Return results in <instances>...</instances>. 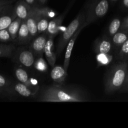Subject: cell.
Here are the masks:
<instances>
[{"label":"cell","mask_w":128,"mask_h":128,"mask_svg":"<svg viewBox=\"0 0 128 128\" xmlns=\"http://www.w3.org/2000/svg\"><path fill=\"white\" fill-rule=\"evenodd\" d=\"M41 102H86L89 97L86 92L70 86L58 85L44 88L38 99Z\"/></svg>","instance_id":"cell-1"},{"label":"cell","mask_w":128,"mask_h":128,"mask_svg":"<svg viewBox=\"0 0 128 128\" xmlns=\"http://www.w3.org/2000/svg\"><path fill=\"white\" fill-rule=\"evenodd\" d=\"M128 69V62L122 61L115 64L109 70L105 78L104 91L106 94H112L123 87Z\"/></svg>","instance_id":"cell-2"},{"label":"cell","mask_w":128,"mask_h":128,"mask_svg":"<svg viewBox=\"0 0 128 128\" xmlns=\"http://www.w3.org/2000/svg\"><path fill=\"white\" fill-rule=\"evenodd\" d=\"M86 12H87V6H85L84 9H82L76 18L71 22V23L66 28V30L64 31L61 38L59 40L56 48V54L60 56L63 51L64 48L67 46L68 42L74 34L80 28V26L84 22L86 18Z\"/></svg>","instance_id":"cell-3"},{"label":"cell","mask_w":128,"mask_h":128,"mask_svg":"<svg viewBox=\"0 0 128 128\" xmlns=\"http://www.w3.org/2000/svg\"><path fill=\"white\" fill-rule=\"evenodd\" d=\"M110 8V0H93L87 6L86 18L82 24L85 28L88 25L101 18L107 14Z\"/></svg>","instance_id":"cell-4"},{"label":"cell","mask_w":128,"mask_h":128,"mask_svg":"<svg viewBox=\"0 0 128 128\" xmlns=\"http://www.w3.org/2000/svg\"><path fill=\"white\" fill-rule=\"evenodd\" d=\"M39 88L30 86L21 82H17L11 84L8 91V94H16L25 98L34 96L38 92Z\"/></svg>","instance_id":"cell-5"},{"label":"cell","mask_w":128,"mask_h":128,"mask_svg":"<svg viewBox=\"0 0 128 128\" xmlns=\"http://www.w3.org/2000/svg\"><path fill=\"white\" fill-rule=\"evenodd\" d=\"M12 58L16 62L26 68H31L34 63V54L31 48L16 49Z\"/></svg>","instance_id":"cell-6"},{"label":"cell","mask_w":128,"mask_h":128,"mask_svg":"<svg viewBox=\"0 0 128 128\" xmlns=\"http://www.w3.org/2000/svg\"><path fill=\"white\" fill-rule=\"evenodd\" d=\"M16 18L17 16L11 4L2 8L0 12V30L8 28Z\"/></svg>","instance_id":"cell-7"},{"label":"cell","mask_w":128,"mask_h":128,"mask_svg":"<svg viewBox=\"0 0 128 128\" xmlns=\"http://www.w3.org/2000/svg\"><path fill=\"white\" fill-rule=\"evenodd\" d=\"M72 4V3L71 2L70 5H69L68 6L66 10L61 14L59 15L57 17L54 18L51 20L49 22V26L48 28L47 32H46L48 34V36H51L54 38L58 34L60 27H61V24H62L66 14H67L68 12L70 11Z\"/></svg>","instance_id":"cell-8"},{"label":"cell","mask_w":128,"mask_h":128,"mask_svg":"<svg viewBox=\"0 0 128 128\" xmlns=\"http://www.w3.org/2000/svg\"><path fill=\"white\" fill-rule=\"evenodd\" d=\"M48 38V34L47 32H44L33 40L31 45V49L34 55L37 56H41L43 54Z\"/></svg>","instance_id":"cell-9"},{"label":"cell","mask_w":128,"mask_h":128,"mask_svg":"<svg viewBox=\"0 0 128 128\" xmlns=\"http://www.w3.org/2000/svg\"><path fill=\"white\" fill-rule=\"evenodd\" d=\"M38 8L37 6L32 7L30 15L26 20L29 31L32 38L36 37L38 34Z\"/></svg>","instance_id":"cell-10"},{"label":"cell","mask_w":128,"mask_h":128,"mask_svg":"<svg viewBox=\"0 0 128 128\" xmlns=\"http://www.w3.org/2000/svg\"><path fill=\"white\" fill-rule=\"evenodd\" d=\"M112 40L107 36H104L95 42L94 50L98 54H108L112 50Z\"/></svg>","instance_id":"cell-11"},{"label":"cell","mask_w":128,"mask_h":128,"mask_svg":"<svg viewBox=\"0 0 128 128\" xmlns=\"http://www.w3.org/2000/svg\"><path fill=\"white\" fill-rule=\"evenodd\" d=\"M32 7L24 0H20L15 4L14 6V11L17 18L21 20H26L30 15Z\"/></svg>","instance_id":"cell-12"},{"label":"cell","mask_w":128,"mask_h":128,"mask_svg":"<svg viewBox=\"0 0 128 128\" xmlns=\"http://www.w3.org/2000/svg\"><path fill=\"white\" fill-rule=\"evenodd\" d=\"M54 38L52 36H48L46 46L44 48V54L48 62L51 67H54L56 60V52L54 51Z\"/></svg>","instance_id":"cell-13"},{"label":"cell","mask_w":128,"mask_h":128,"mask_svg":"<svg viewBox=\"0 0 128 128\" xmlns=\"http://www.w3.org/2000/svg\"><path fill=\"white\" fill-rule=\"evenodd\" d=\"M46 8H38V34H42L47 32L49 26V20L50 16L46 13Z\"/></svg>","instance_id":"cell-14"},{"label":"cell","mask_w":128,"mask_h":128,"mask_svg":"<svg viewBox=\"0 0 128 128\" xmlns=\"http://www.w3.org/2000/svg\"><path fill=\"white\" fill-rule=\"evenodd\" d=\"M84 29V28L82 27V26L81 25L80 26V28L77 30L76 32L74 33V34L72 36L70 40L69 41V42H68L67 46H66V52H65V56H64V66L63 67L64 68L65 70L67 71L68 69L69 65H70V58H71V53H72V49H73L75 41L77 40L78 37L80 35V32H81L82 30Z\"/></svg>","instance_id":"cell-15"},{"label":"cell","mask_w":128,"mask_h":128,"mask_svg":"<svg viewBox=\"0 0 128 128\" xmlns=\"http://www.w3.org/2000/svg\"><path fill=\"white\" fill-rule=\"evenodd\" d=\"M67 75V71L65 70L64 68L61 66H56L52 67L50 74L52 81L58 84H63V82L66 81Z\"/></svg>","instance_id":"cell-16"},{"label":"cell","mask_w":128,"mask_h":128,"mask_svg":"<svg viewBox=\"0 0 128 128\" xmlns=\"http://www.w3.org/2000/svg\"><path fill=\"white\" fill-rule=\"evenodd\" d=\"M32 39L26 20H22L16 41L20 44H27Z\"/></svg>","instance_id":"cell-17"},{"label":"cell","mask_w":128,"mask_h":128,"mask_svg":"<svg viewBox=\"0 0 128 128\" xmlns=\"http://www.w3.org/2000/svg\"><path fill=\"white\" fill-rule=\"evenodd\" d=\"M14 74L18 81L30 86H34L31 83L28 74L25 70L20 67H16L14 69Z\"/></svg>","instance_id":"cell-18"},{"label":"cell","mask_w":128,"mask_h":128,"mask_svg":"<svg viewBox=\"0 0 128 128\" xmlns=\"http://www.w3.org/2000/svg\"><path fill=\"white\" fill-rule=\"evenodd\" d=\"M112 44L116 47H120L128 40V30H120L111 38Z\"/></svg>","instance_id":"cell-19"},{"label":"cell","mask_w":128,"mask_h":128,"mask_svg":"<svg viewBox=\"0 0 128 128\" xmlns=\"http://www.w3.org/2000/svg\"><path fill=\"white\" fill-rule=\"evenodd\" d=\"M21 22H22V20L21 19L19 18H16L7 28L13 41H16L17 40L18 34Z\"/></svg>","instance_id":"cell-20"},{"label":"cell","mask_w":128,"mask_h":128,"mask_svg":"<svg viewBox=\"0 0 128 128\" xmlns=\"http://www.w3.org/2000/svg\"><path fill=\"white\" fill-rule=\"evenodd\" d=\"M16 50V47L12 44H0V58H12Z\"/></svg>","instance_id":"cell-21"},{"label":"cell","mask_w":128,"mask_h":128,"mask_svg":"<svg viewBox=\"0 0 128 128\" xmlns=\"http://www.w3.org/2000/svg\"><path fill=\"white\" fill-rule=\"evenodd\" d=\"M122 21L120 18H116L113 19L108 27V34L111 37H112L116 33H117L120 30L121 26Z\"/></svg>","instance_id":"cell-22"},{"label":"cell","mask_w":128,"mask_h":128,"mask_svg":"<svg viewBox=\"0 0 128 128\" xmlns=\"http://www.w3.org/2000/svg\"><path fill=\"white\" fill-rule=\"evenodd\" d=\"M118 55L119 58L121 60H125L128 59V40L120 46Z\"/></svg>","instance_id":"cell-23"},{"label":"cell","mask_w":128,"mask_h":128,"mask_svg":"<svg viewBox=\"0 0 128 128\" xmlns=\"http://www.w3.org/2000/svg\"><path fill=\"white\" fill-rule=\"evenodd\" d=\"M11 84L12 82L10 80L0 74V88L3 90L4 94H7L9 88L10 87Z\"/></svg>","instance_id":"cell-24"},{"label":"cell","mask_w":128,"mask_h":128,"mask_svg":"<svg viewBox=\"0 0 128 128\" xmlns=\"http://www.w3.org/2000/svg\"><path fill=\"white\" fill-rule=\"evenodd\" d=\"M11 41H12V38L7 28L0 30V42H7Z\"/></svg>","instance_id":"cell-25"},{"label":"cell","mask_w":128,"mask_h":128,"mask_svg":"<svg viewBox=\"0 0 128 128\" xmlns=\"http://www.w3.org/2000/svg\"><path fill=\"white\" fill-rule=\"evenodd\" d=\"M128 30V16L124 18V20L122 21L120 30Z\"/></svg>","instance_id":"cell-26"},{"label":"cell","mask_w":128,"mask_h":128,"mask_svg":"<svg viewBox=\"0 0 128 128\" xmlns=\"http://www.w3.org/2000/svg\"><path fill=\"white\" fill-rule=\"evenodd\" d=\"M13 2V0H0V9L4 6L11 4Z\"/></svg>","instance_id":"cell-27"},{"label":"cell","mask_w":128,"mask_h":128,"mask_svg":"<svg viewBox=\"0 0 128 128\" xmlns=\"http://www.w3.org/2000/svg\"><path fill=\"white\" fill-rule=\"evenodd\" d=\"M24 1L27 2L31 7H36L37 6V2L38 0H24Z\"/></svg>","instance_id":"cell-28"},{"label":"cell","mask_w":128,"mask_h":128,"mask_svg":"<svg viewBox=\"0 0 128 128\" xmlns=\"http://www.w3.org/2000/svg\"><path fill=\"white\" fill-rule=\"evenodd\" d=\"M121 4L124 9L128 10V0H122Z\"/></svg>","instance_id":"cell-29"},{"label":"cell","mask_w":128,"mask_h":128,"mask_svg":"<svg viewBox=\"0 0 128 128\" xmlns=\"http://www.w3.org/2000/svg\"><path fill=\"white\" fill-rule=\"evenodd\" d=\"M120 92H128V84L124 86L121 90H120Z\"/></svg>","instance_id":"cell-30"},{"label":"cell","mask_w":128,"mask_h":128,"mask_svg":"<svg viewBox=\"0 0 128 128\" xmlns=\"http://www.w3.org/2000/svg\"><path fill=\"white\" fill-rule=\"evenodd\" d=\"M47 1L48 0H38V2H40L41 5H44Z\"/></svg>","instance_id":"cell-31"},{"label":"cell","mask_w":128,"mask_h":128,"mask_svg":"<svg viewBox=\"0 0 128 128\" xmlns=\"http://www.w3.org/2000/svg\"><path fill=\"white\" fill-rule=\"evenodd\" d=\"M128 84V72H127V74H126V80H125V82H124V86L125 85Z\"/></svg>","instance_id":"cell-32"},{"label":"cell","mask_w":128,"mask_h":128,"mask_svg":"<svg viewBox=\"0 0 128 128\" xmlns=\"http://www.w3.org/2000/svg\"><path fill=\"white\" fill-rule=\"evenodd\" d=\"M4 92L3 90H2V89L0 88V95L2 94H4Z\"/></svg>","instance_id":"cell-33"},{"label":"cell","mask_w":128,"mask_h":128,"mask_svg":"<svg viewBox=\"0 0 128 128\" xmlns=\"http://www.w3.org/2000/svg\"><path fill=\"white\" fill-rule=\"evenodd\" d=\"M110 1L111 3H114V2H116L118 0H110Z\"/></svg>","instance_id":"cell-34"},{"label":"cell","mask_w":128,"mask_h":128,"mask_svg":"<svg viewBox=\"0 0 128 128\" xmlns=\"http://www.w3.org/2000/svg\"><path fill=\"white\" fill-rule=\"evenodd\" d=\"M2 8H3V7H2ZM2 8H1V9H0V12H1V10H2Z\"/></svg>","instance_id":"cell-35"}]
</instances>
